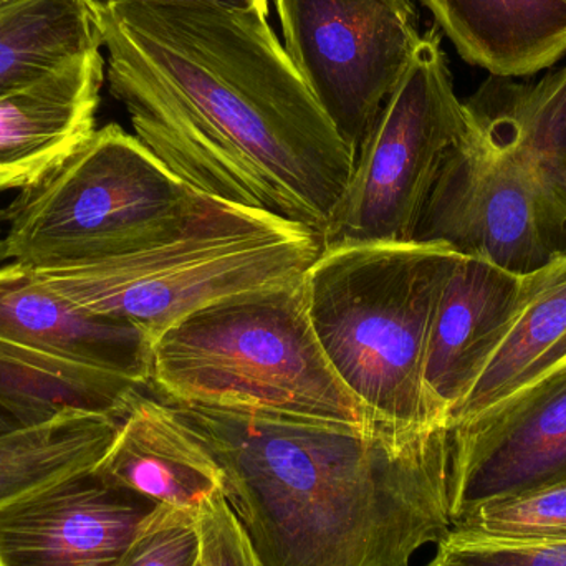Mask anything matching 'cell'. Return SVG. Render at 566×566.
<instances>
[{
  "instance_id": "obj_1",
  "label": "cell",
  "mask_w": 566,
  "mask_h": 566,
  "mask_svg": "<svg viewBox=\"0 0 566 566\" xmlns=\"http://www.w3.org/2000/svg\"><path fill=\"white\" fill-rule=\"evenodd\" d=\"M268 15L158 3L93 13L109 92L146 148L195 191L322 235L356 156Z\"/></svg>"
},
{
  "instance_id": "obj_2",
  "label": "cell",
  "mask_w": 566,
  "mask_h": 566,
  "mask_svg": "<svg viewBox=\"0 0 566 566\" xmlns=\"http://www.w3.org/2000/svg\"><path fill=\"white\" fill-rule=\"evenodd\" d=\"M175 409L221 465L226 501L264 566H411L451 531L449 424Z\"/></svg>"
},
{
  "instance_id": "obj_3",
  "label": "cell",
  "mask_w": 566,
  "mask_h": 566,
  "mask_svg": "<svg viewBox=\"0 0 566 566\" xmlns=\"http://www.w3.org/2000/svg\"><path fill=\"white\" fill-rule=\"evenodd\" d=\"M461 258L438 242L339 244L322 248L303 274L323 353L382 424H449L426 386L424 365L442 290Z\"/></svg>"
},
{
  "instance_id": "obj_4",
  "label": "cell",
  "mask_w": 566,
  "mask_h": 566,
  "mask_svg": "<svg viewBox=\"0 0 566 566\" xmlns=\"http://www.w3.org/2000/svg\"><path fill=\"white\" fill-rule=\"evenodd\" d=\"M322 248V235L306 226L211 198L178 231L148 244L30 269L76 308L135 325L155 343L209 303L302 281Z\"/></svg>"
},
{
  "instance_id": "obj_5",
  "label": "cell",
  "mask_w": 566,
  "mask_h": 566,
  "mask_svg": "<svg viewBox=\"0 0 566 566\" xmlns=\"http://www.w3.org/2000/svg\"><path fill=\"white\" fill-rule=\"evenodd\" d=\"M148 388L175 406L378 422L323 353L302 281L226 296L175 323L153 343Z\"/></svg>"
},
{
  "instance_id": "obj_6",
  "label": "cell",
  "mask_w": 566,
  "mask_h": 566,
  "mask_svg": "<svg viewBox=\"0 0 566 566\" xmlns=\"http://www.w3.org/2000/svg\"><path fill=\"white\" fill-rule=\"evenodd\" d=\"M209 199L112 123L6 208L7 261L45 268L128 251L178 231Z\"/></svg>"
},
{
  "instance_id": "obj_7",
  "label": "cell",
  "mask_w": 566,
  "mask_h": 566,
  "mask_svg": "<svg viewBox=\"0 0 566 566\" xmlns=\"http://www.w3.org/2000/svg\"><path fill=\"white\" fill-rule=\"evenodd\" d=\"M468 122L441 36L428 30L356 153L348 186L323 229V248L412 241L442 163Z\"/></svg>"
},
{
  "instance_id": "obj_8",
  "label": "cell",
  "mask_w": 566,
  "mask_h": 566,
  "mask_svg": "<svg viewBox=\"0 0 566 566\" xmlns=\"http://www.w3.org/2000/svg\"><path fill=\"white\" fill-rule=\"evenodd\" d=\"M289 53L358 153L421 42L415 0H275Z\"/></svg>"
},
{
  "instance_id": "obj_9",
  "label": "cell",
  "mask_w": 566,
  "mask_h": 566,
  "mask_svg": "<svg viewBox=\"0 0 566 566\" xmlns=\"http://www.w3.org/2000/svg\"><path fill=\"white\" fill-rule=\"evenodd\" d=\"M412 241L449 245L514 274H532L555 259L527 176L471 112L464 135L442 163Z\"/></svg>"
},
{
  "instance_id": "obj_10",
  "label": "cell",
  "mask_w": 566,
  "mask_h": 566,
  "mask_svg": "<svg viewBox=\"0 0 566 566\" xmlns=\"http://www.w3.org/2000/svg\"><path fill=\"white\" fill-rule=\"evenodd\" d=\"M451 428V517L566 481V358Z\"/></svg>"
},
{
  "instance_id": "obj_11",
  "label": "cell",
  "mask_w": 566,
  "mask_h": 566,
  "mask_svg": "<svg viewBox=\"0 0 566 566\" xmlns=\"http://www.w3.org/2000/svg\"><path fill=\"white\" fill-rule=\"evenodd\" d=\"M155 507L76 472L0 507V566H118Z\"/></svg>"
},
{
  "instance_id": "obj_12",
  "label": "cell",
  "mask_w": 566,
  "mask_h": 566,
  "mask_svg": "<svg viewBox=\"0 0 566 566\" xmlns=\"http://www.w3.org/2000/svg\"><path fill=\"white\" fill-rule=\"evenodd\" d=\"M532 274L462 255L442 290L426 353L424 382L451 415L497 352L531 293Z\"/></svg>"
},
{
  "instance_id": "obj_13",
  "label": "cell",
  "mask_w": 566,
  "mask_h": 566,
  "mask_svg": "<svg viewBox=\"0 0 566 566\" xmlns=\"http://www.w3.org/2000/svg\"><path fill=\"white\" fill-rule=\"evenodd\" d=\"M527 176L554 258L566 252V65L537 82L494 76L465 102Z\"/></svg>"
},
{
  "instance_id": "obj_14",
  "label": "cell",
  "mask_w": 566,
  "mask_h": 566,
  "mask_svg": "<svg viewBox=\"0 0 566 566\" xmlns=\"http://www.w3.org/2000/svg\"><path fill=\"white\" fill-rule=\"evenodd\" d=\"M103 82L95 50L0 96V192L42 181L96 132Z\"/></svg>"
},
{
  "instance_id": "obj_15",
  "label": "cell",
  "mask_w": 566,
  "mask_h": 566,
  "mask_svg": "<svg viewBox=\"0 0 566 566\" xmlns=\"http://www.w3.org/2000/svg\"><path fill=\"white\" fill-rule=\"evenodd\" d=\"M93 471L106 484L188 514L224 494V472L208 446L153 392L135 399Z\"/></svg>"
},
{
  "instance_id": "obj_16",
  "label": "cell",
  "mask_w": 566,
  "mask_h": 566,
  "mask_svg": "<svg viewBox=\"0 0 566 566\" xmlns=\"http://www.w3.org/2000/svg\"><path fill=\"white\" fill-rule=\"evenodd\" d=\"M0 338L149 386L153 342L142 329L76 308L15 261L0 265Z\"/></svg>"
},
{
  "instance_id": "obj_17",
  "label": "cell",
  "mask_w": 566,
  "mask_h": 566,
  "mask_svg": "<svg viewBox=\"0 0 566 566\" xmlns=\"http://www.w3.org/2000/svg\"><path fill=\"white\" fill-rule=\"evenodd\" d=\"M459 55L494 76L525 78L566 55L565 0H421Z\"/></svg>"
},
{
  "instance_id": "obj_18",
  "label": "cell",
  "mask_w": 566,
  "mask_h": 566,
  "mask_svg": "<svg viewBox=\"0 0 566 566\" xmlns=\"http://www.w3.org/2000/svg\"><path fill=\"white\" fill-rule=\"evenodd\" d=\"M145 391L119 373L0 338V409L22 428L73 409L123 419Z\"/></svg>"
},
{
  "instance_id": "obj_19",
  "label": "cell",
  "mask_w": 566,
  "mask_h": 566,
  "mask_svg": "<svg viewBox=\"0 0 566 566\" xmlns=\"http://www.w3.org/2000/svg\"><path fill=\"white\" fill-rule=\"evenodd\" d=\"M565 358L566 252L532 272L527 302L484 371L452 409L449 424L491 408Z\"/></svg>"
},
{
  "instance_id": "obj_20",
  "label": "cell",
  "mask_w": 566,
  "mask_h": 566,
  "mask_svg": "<svg viewBox=\"0 0 566 566\" xmlns=\"http://www.w3.org/2000/svg\"><path fill=\"white\" fill-rule=\"evenodd\" d=\"M119 421L73 409L42 424L0 434V507L95 469L112 446Z\"/></svg>"
},
{
  "instance_id": "obj_21",
  "label": "cell",
  "mask_w": 566,
  "mask_h": 566,
  "mask_svg": "<svg viewBox=\"0 0 566 566\" xmlns=\"http://www.w3.org/2000/svg\"><path fill=\"white\" fill-rule=\"evenodd\" d=\"M102 46L82 0H10L0 7V96Z\"/></svg>"
},
{
  "instance_id": "obj_22",
  "label": "cell",
  "mask_w": 566,
  "mask_h": 566,
  "mask_svg": "<svg viewBox=\"0 0 566 566\" xmlns=\"http://www.w3.org/2000/svg\"><path fill=\"white\" fill-rule=\"evenodd\" d=\"M451 531L485 541L566 538V481L478 505L452 521Z\"/></svg>"
},
{
  "instance_id": "obj_23",
  "label": "cell",
  "mask_w": 566,
  "mask_h": 566,
  "mask_svg": "<svg viewBox=\"0 0 566 566\" xmlns=\"http://www.w3.org/2000/svg\"><path fill=\"white\" fill-rule=\"evenodd\" d=\"M199 554L198 515L156 505L118 566H196Z\"/></svg>"
},
{
  "instance_id": "obj_24",
  "label": "cell",
  "mask_w": 566,
  "mask_h": 566,
  "mask_svg": "<svg viewBox=\"0 0 566 566\" xmlns=\"http://www.w3.org/2000/svg\"><path fill=\"white\" fill-rule=\"evenodd\" d=\"M428 566H566V538L485 541L449 531Z\"/></svg>"
},
{
  "instance_id": "obj_25",
  "label": "cell",
  "mask_w": 566,
  "mask_h": 566,
  "mask_svg": "<svg viewBox=\"0 0 566 566\" xmlns=\"http://www.w3.org/2000/svg\"><path fill=\"white\" fill-rule=\"evenodd\" d=\"M202 566H264L224 494L214 495L198 514Z\"/></svg>"
},
{
  "instance_id": "obj_26",
  "label": "cell",
  "mask_w": 566,
  "mask_h": 566,
  "mask_svg": "<svg viewBox=\"0 0 566 566\" xmlns=\"http://www.w3.org/2000/svg\"><path fill=\"white\" fill-rule=\"evenodd\" d=\"M90 12L109 9L119 3H158V6H211L224 9L249 10L259 9L269 13L268 0H82Z\"/></svg>"
},
{
  "instance_id": "obj_27",
  "label": "cell",
  "mask_w": 566,
  "mask_h": 566,
  "mask_svg": "<svg viewBox=\"0 0 566 566\" xmlns=\"http://www.w3.org/2000/svg\"><path fill=\"white\" fill-rule=\"evenodd\" d=\"M6 228H7V211L0 208V264L7 261L6 251Z\"/></svg>"
},
{
  "instance_id": "obj_28",
  "label": "cell",
  "mask_w": 566,
  "mask_h": 566,
  "mask_svg": "<svg viewBox=\"0 0 566 566\" xmlns=\"http://www.w3.org/2000/svg\"><path fill=\"white\" fill-rule=\"evenodd\" d=\"M22 428V426L19 424V422L15 421V419L12 418V416L9 415V412L3 411V409H0V434H3V432L12 431V429H19Z\"/></svg>"
},
{
  "instance_id": "obj_29",
  "label": "cell",
  "mask_w": 566,
  "mask_h": 566,
  "mask_svg": "<svg viewBox=\"0 0 566 566\" xmlns=\"http://www.w3.org/2000/svg\"><path fill=\"white\" fill-rule=\"evenodd\" d=\"M10 0H0V7L6 6V3H9Z\"/></svg>"
},
{
  "instance_id": "obj_30",
  "label": "cell",
  "mask_w": 566,
  "mask_h": 566,
  "mask_svg": "<svg viewBox=\"0 0 566 566\" xmlns=\"http://www.w3.org/2000/svg\"><path fill=\"white\" fill-rule=\"evenodd\" d=\"M196 566H202L201 565V558H199L198 565H196Z\"/></svg>"
},
{
  "instance_id": "obj_31",
  "label": "cell",
  "mask_w": 566,
  "mask_h": 566,
  "mask_svg": "<svg viewBox=\"0 0 566 566\" xmlns=\"http://www.w3.org/2000/svg\"><path fill=\"white\" fill-rule=\"evenodd\" d=\"M565 2H566V0H565Z\"/></svg>"
}]
</instances>
